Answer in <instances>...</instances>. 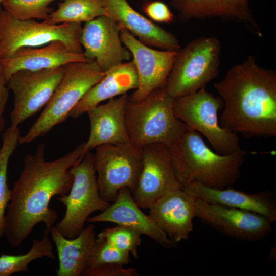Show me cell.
I'll return each mask as SVG.
<instances>
[{
    "label": "cell",
    "mask_w": 276,
    "mask_h": 276,
    "mask_svg": "<svg viewBox=\"0 0 276 276\" xmlns=\"http://www.w3.org/2000/svg\"><path fill=\"white\" fill-rule=\"evenodd\" d=\"M139 273L133 268H124L123 265L108 263L86 268L81 276H137Z\"/></svg>",
    "instance_id": "32"
},
{
    "label": "cell",
    "mask_w": 276,
    "mask_h": 276,
    "mask_svg": "<svg viewBox=\"0 0 276 276\" xmlns=\"http://www.w3.org/2000/svg\"><path fill=\"white\" fill-rule=\"evenodd\" d=\"M121 28L108 16L85 22L82 28L80 40L83 54L104 72L132 58L122 42Z\"/></svg>",
    "instance_id": "15"
},
{
    "label": "cell",
    "mask_w": 276,
    "mask_h": 276,
    "mask_svg": "<svg viewBox=\"0 0 276 276\" xmlns=\"http://www.w3.org/2000/svg\"><path fill=\"white\" fill-rule=\"evenodd\" d=\"M137 85V75L132 60L116 65L105 72L104 76L87 92L71 111L68 118H78L103 101L135 90Z\"/></svg>",
    "instance_id": "23"
},
{
    "label": "cell",
    "mask_w": 276,
    "mask_h": 276,
    "mask_svg": "<svg viewBox=\"0 0 276 276\" xmlns=\"http://www.w3.org/2000/svg\"><path fill=\"white\" fill-rule=\"evenodd\" d=\"M64 66L20 70L10 77L7 86L14 97L11 126L18 127L45 107L63 77Z\"/></svg>",
    "instance_id": "11"
},
{
    "label": "cell",
    "mask_w": 276,
    "mask_h": 276,
    "mask_svg": "<svg viewBox=\"0 0 276 276\" xmlns=\"http://www.w3.org/2000/svg\"><path fill=\"white\" fill-rule=\"evenodd\" d=\"M174 169L182 187L191 183L222 189L233 185L247 152L223 155L210 149L202 135L187 126L169 146Z\"/></svg>",
    "instance_id": "3"
},
{
    "label": "cell",
    "mask_w": 276,
    "mask_h": 276,
    "mask_svg": "<svg viewBox=\"0 0 276 276\" xmlns=\"http://www.w3.org/2000/svg\"><path fill=\"white\" fill-rule=\"evenodd\" d=\"M84 144L51 161L45 159L44 144L37 147L35 153L25 155L5 215L4 236L11 246H19L39 223L45 225L44 235H49L58 217L49 202L53 196H64L70 191L74 178L70 169L85 154Z\"/></svg>",
    "instance_id": "1"
},
{
    "label": "cell",
    "mask_w": 276,
    "mask_h": 276,
    "mask_svg": "<svg viewBox=\"0 0 276 276\" xmlns=\"http://www.w3.org/2000/svg\"><path fill=\"white\" fill-rule=\"evenodd\" d=\"M94 167L99 194L113 202L119 191L135 189L142 166V147L131 142L104 144L95 148Z\"/></svg>",
    "instance_id": "10"
},
{
    "label": "cell",
    "mask_w": 276,
    "mask_h": 276,
    "mask_svg": "<svg viewBox=\"0 0 276 276\" xmlns=\"http://www.w3.org/2000/svg\"><path fill=\"white\" fill-rule=\"evenodd\" d=\"M223 105L222 99L208 91L206 87L174 98L173 103L174 114L179 120L203 135L215 151L226 155L241 148L238 134L220 125L218 112Z\"/></svg>",
    "instance_id": "8"
},
{
    "label": "cell",
    "mask_w": 276,
    "mask_h": 276,
    "mask_svg": "<svg viewBox=\"0 0 276 276\" xmlns=\"http://www.w3.org/2000/svg\"><path fill=\"white\" fill-rule=\"evenodd\" d=\"M180 188L169 146L155 143L143 147L142 169L131 193L137 205L149 209L166 194Z\"/></svg>",
    "instance_id": "12"
},
{
    "label": "cell",
    "mask_w": 276,
    "mask_h": 276,
    "mask_svg": "<svg viewBox=\"0 0 276 276\" xmlns=\"http://www.w3.org/2000/svg\"><path fill=\"white\" fill-rule=\"evenodd\" d=\"M107 16L105 0H63L44 21L50 24L86 22Z\"/></svg>",
    "instance_id": "25"
},
{
    "label": "cell",
    "mask_w": 276,
    "mask_h": 276,
    "mask_svg": "<svg viewBox=\"0 0 276 276\" xmlns=\"http://www.w3.org/2000/svg\"><path fill=\"white\" fill-rule=\"evenodd\" d=\"M223 102L220 126L232 132L276 136V72L259 65L252 56L229 68L214 84Z\"/></svg>",
    "instance_id": "2"
},
{
    "label": "cell",
    "mask_w": 276,
    "mask_h": 276,
    "mask_svg": "<svg viewBox=\"0 0 276 276\" xmlns=\"http://www.w3.org/2000/svg\"><path fill=\"white\" fill-rule=\"evenodd\" d=\"M141 236L140 233L133 229L117 225L102 230L97 237L137 259L139 258L137 248L142 242Z\"/></svg>",
    "instance_id": "29"
},
{
    "label": "cell",
    "mask_w": 276,
    "mask_h": 276,
    "mask_svg": "<svg viewBox=\"0 0 276 276\" xmlns=\"http://www.w3.org/2000/svg\"><path fill=\"white\" fill-rule=\"evenodd\" d=\"M229 187L213 189L194 182L182 188L194 198L205 202L254 212L272 223L276 221V203L272 193L264 191L250 194Z\"/></svg>",
    "instance_id": "22"
},
{
    "label": "cell",
    "mask_w": 276,
    "mask_h": 276,
    "mask_svg": "<svg viewBox=\"0 0 276 276\" xmlns=\"http://www.w3.org/2000/svg\"><path fill=\"white\" fill-rule=\"evenodd\" d=\"M4 112V111L0 110V135L3 132L5 125V121L3 116Z\"/></svg>",
    "instance_id": "34"
},
{
    "label": "cell",
    "mask_w": 276,
    "mask_h": 276,
    "mask_svg": "<svg viewBox=\"0 0 276 276\" xmlns=\"http://www.w3.org/2000/svg\"><path fill=\"white\" fill-rule=\"evenodd\" d=\"M221 49L213 36L195 38L180 49L165 85L168 93L176 98L205 87L218 75Z\"/></svg>",
    "instance_id": "6"
},
{
    "label": "cell",
    "mask_w": 276,
    "mask_h": 276,
    "mask_svg": "<svg viewBox=\"0 0 276 276\" xmlns=\"http://www.w3.org/2000/svg\"><path fill=\"white\" fill-rule=\"evenodd\" d=\"M140 209L133 199L130 190L127 187L122 188L112 204L98 215L89 217L86 222H112L147 236L164 247H174L176 243Z\"/></svg>",
    "instance_id": "17"
},
{
    "label": "cell",
    "mask_w": 276,
    "mask_h": 276,
    "mask_svg": "<svg viewBox=\"0 0 276 276\" xmlns=\"http://www.w3.org/2000/svg\"><path fill=\"white\" fill-rule=\"evenodd\" d=\"M129 97L125 94L89 109L90 131L84 142L85 153L98 146L130 142L125 125V110Z\"/></svg>",
    "instance_id": "20"
},
{
    "label": "cell",
    "mask_w": 276,
    "mask_h": 276,
    "mask_svg": "<svg viewBox=\"0 0 276 276\" xmlns=\"http://www.w3.org/2000/svg\"><path fill=\"white\" fill-rule=\"evenodd\" d=\"M82 53L70 50L60 41H53L43 47H23L9 57L0 60L6 80L20 70H41L64 66L70 63L88 61Z\"/></svg>",
    "instance_id": "21"
},
{
    "label": "cell",
    "mask_w": 276,
    "mask_h": 276,
    "mask_svg": "<svg viewBox=\"0 0 276 276\" xmlns=\"http://www.w3.org/2000/svg\"><path fill=\"white\" fill-rule=\"evenodd\" d=\"M195 199L196 217L229 237L255 241L272 231V222L260 214Z\"/></svg>",
    "instance_id": "14"
},
{
    "label": "cell",
    "mask_w": 276,
    "mask_h": 276,
    "mask_svg": "<svg viewBox=\"0 0 276 276\" xmlns=\"http://www.w3.org/2000/svg\"><path fill=\"white\" fill-rule=\"evenodd\" d=\"M4 1H5V0H0V5H1V4H2L3 2Z\"/></svg>",
    "instance_id": "35"
},
{
    "label": "cell",
    "mask_w": 276,
    "mask_h": 276,
    "mask_svg": "<svg viewBox=\"0 0 276 276\" xmlns=\"http://www.w3.org/2000/svg\"><path fill=\"white\" fill-rule=\"evenodd\" d=\"M182 21L218 18L243 24L254 35L262 37L261 29L249 7V0H171Z\"/></svg>",
    "instance_id": "18"
},
{
    "label": "cell",
    "mask_w": 276,
    "mask_h": 276,
    "mask_svg": "<svg viewBox=\"0 0 276 276\" xmlns=\"http://www.w3.org/2000/svg\"><path fill=\"white\" fill-rule=\"evenodd\" d=\"M142 9L147 17L155 23L170 24L174 20V14L164 2L148 1L143 5Z\"/></svg>",
    "instance_id": "31"
},
{
    "label": "cell",
    "mask_w": 276,
    "mask_h": 276,
    "mask_svg": "<svg viewBox=\"0 0 276 276\" xmlns=\"http://www.w3.org/2000/svg\"><path fill=\"white\" fill-rule=\"evenodd\" d=\"M76 237L68 239L53 226L50 231L57 249L59 266L57 276H81L87 267L96 235L94 225L89 223Z\"/></svg>",
    "instance_id": "24"
},
{
    "label": "cell",
    "mask_w": 276,
    "mask_h": 276,
    "mask_svg": "<svg viewBox=\"0 0 276 276\" xmlns=\"http://www.w3.org/2000/svg\"><path fill=\"white\" fill-rule=\"evenodd\" d=\"M18 127L10 125L3 133L0 148V237L4 236L6 210L11 197V189L7 182V171L10 157L19 143Z\"/></svg>",
    "instance_id": "26"
},
{
    "label": "cell",
    "mask_w": 276,
    "mask_h": 276,
    "mask_svg": "<svg viewBox=\"0 0 276 276\" xmlns=\"http://www.w3.org/2000/svg\"><path fill=\"white\" fill-rule=\"evenodd\" d=\"M9 97L7 81L3 66L0 63V110L5 111Z\"/></svg>",
    "instance_id": "33"
},
{
    "label": "cell",
    "mask_w": 276,
    "mask_h": 276,
    "mask_svg": "<svg viewBox=\"0 0 276 276\" xmlns=\"http://www.w3.org/2000/svg\"><path fill=\"white\" fill-rule=\"evenodd\" d=\"M58 0H5L4 9L21 20L47 19L53 11L49 5Z\"/></svg>",
    "instance_id": "28"
},
{
    "label": "cell",
    "mask_w": 276,
    "mask_h": 276,
    "mask_svg": "<svg viewBox=\"0 0 276 276\" xmlns=\"http://www.w3.org/2000/svg\"><path fill=\"white\" fill-rule=\"evenodd\" d=\"M53 247L48 235L34 239L30 250L21 255L2 254L0 256V276H10L15 273L29 271L28 265L34 260L45 257L54 259Z\"/></svg>",
    "instance_id": "27"
},
{
    "label": "cell",
    "mask_w": 276,
    "mask_h": 276,
    "mask_svg": "<svg viewBox=\"0 0 276 276\" xmlns=\"http://www.w3.org/2000/svg\"><path fill=\"white\" fill-rule=\"evenodd\" d=\"M120 37L131 55L138 78L137 88L129 100L138 102L165 85L177 52L154 49L141 42L124 28L121 29Z\"/></svg>",
    "instance_id": "13"
},
{
    "label": "cell",
    "mask_w": 276,
    "mask_h": 276,
    "mask_svg": "<svg viewBox=\"0 0 276 276\" xmlns=\"http://www.w3.org/2000/svg\"><path fill=\"white\" fill-rule=\"evenodd\" d=\"M81 23L50 24L43 20H21L0 8V60L23 47H38L53 41L63 42L71 51L82 53Z\"/></svg>",
    "instance_id": "7"
},
{
    "label": "cell",
    "mask_w": 276,
    "mask_h": 276,
    "mask_svg": "<svg viewBox=\"0 0 276 276\" xmlns=\"http://www.w3.org/2000/svg\"><path fill=\"white\" fill-rule=\"evenodd\" d=\"M74 180L69 192L57 200L66 208L65 213L55 226L65 237L79 235L91 214L103 212L110 205L100 196L94 167V153H86L70 169Z\"/></svg>",
    "instance_id": "9"
},
{
    "label": "cell",
    "mask_w": 276,
    "mask_h": 276,
    "mask_svg": "<svg viewBox=\"0 0 276 276\" xmlns=\"http://www.w3.org/2000/svg\"><path fill=\"white\" fill-rule=\"evenodd\" d=\"M63 77L36 120L19 143L26 144L43 136L64 122L87 92L105 75L93 61L70 63L64 66Z\"/></svg>",
    "instance_id": "5"
},
{
    "label": "cell",
    "mask_w": 276,
    "mask_h": 276,
    "mask_svg": "<svg viewBox=\"0 0 276 276\" xmlns=\"http://www.w3.org/2000/svg\"><path fill=\"white\" fill-rule=\"evenodd\" d=\"M130 261V255L129 253L116 248L104 239L97 237L86 268L108 263L124 265Z\"/></svg>",
    "instance_id": "30"
},
{
    "label": "cell",
    "mask_w": 276,
    "mask_h": 276,
    "mask_svg": "<svg viewBox=\"0 0 276 276\" xmlns=\"http://www.w3.org/2000/svg\"><path fill=\"white\" fill-rule=\"evenodd\" d=\"M195 198L182 188L173 190L149 208V216L174 242L189 239L196 217Z\"/></svg>",
    "instance_id": "16"
},
{
    "label": "cell",
    "mask_w": 276,
    "mask_h": 276,
    "mask_svg": "<svg viewBox=\"0 0 276 276\" xmlns=\"http://www.w3.org/2000/svg\"><path fill=\"white\" fill-rule=\"evenodd\" d=\"M173 98L165 86L143 100H129L125 110V121L130 142L139 147L161 143L170 146L187 125L175 115Z\"/></svg>",
    "instance_id": "4"
},
{
    "label": "cell",
    "mask_w": 276,
    "mask_h": 276,
    "mask_svg": "<svg viewBox=\"0 0 276 276\" xmlns=\"http://www.w3.org/2000/svg\"><path fill=\"white\" fill-rule=\"evenodd\" d=\"M107 16L142 43L160 50L177 52L176 36L133 9L127 0H105Z\"/></svg>",
    "instance_id": "19"
}]
</instances>
